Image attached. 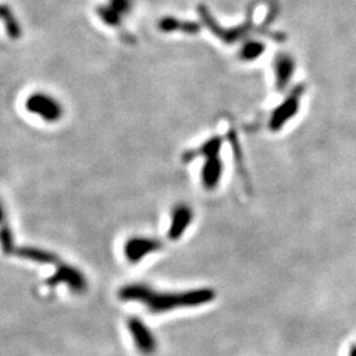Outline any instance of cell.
Segmentation results:
<instances>
[{"label":"cell","mask_w":356,"mask_h":356,"mask_svg":"<svg viewBox=\"0 0 356 356\" xmlns=\"http://www.w3.org/2000/svg\"><path fill=\"white\" fill-rule=\"evenodd\" d=\"M216 292L210 288L191 289L186 292H157L144 284H129L119 291L123 301L140 302L154 314L184 307L207 305L216 300Z\"/></svg>","instance_id":"1"},{"label":"cell","mask_w":356,"mask_h":356,"mask_svg":"<svg viewBox=\"0 0 356 356\" xmlns=\"http://www.w3.org/2000/svg\"><path fill=\"white\" fill-rule=\"evenodd\" d=\"M306 86L304 83L293 88L288 97L272 111L270 119L268 122V127L272 132H279L286 126L289 120H292L298 114L302 97L305 95Z\"/></svg>","instance_id":"2"},{"label":"cell","mask_w":356,"mask_h":356,"mask_svg":"<svg viewBox=\"0 0 356 356\" xmlns=\"http://www.w3.org/2000/svg\"><path fill=\"white\" fill-rule=\"evenodd\" d=\"M26 110L33 115H38L42 120L56 123L64 116L63 104L54 99L51 95L44 92L32 94L26 103Z\"/></svg>","instance_id":"3"},{"label":"cell","mask_w":356,"mask_h":356,"mask_svg":"<svg viewBox=\"0 0 356 356\" xmlns=\"http://www.w3.org/2000/svg\"><path fill=\"white\" fill-rule=\"evenodd\" d=\"M164 247L163 242L153 238H145V236H135L128 239L124 245V254L128 261L132 264L139 263L148 254H154L160 251Z\"/></svg>","instance_id":"4"},{"label":"cell","mask_w":356,"mask_h":356,"mask_svg":"<svg viewBox=\"0 0 356 356\" xmlns=\"http://www.w3.org/2000/svg\"><path fill=\"white\" fill-rule=\"evenodd\" d=\"M128 330L138 350L144 355H151L157 348V341L152 331L139 318L128 319Z\"/></svg>","instance_id":"5"},{"label":"cell","mask_w":356,"mask_h":356,"mask_svg":"<svg viewBox=\"0 0 356 356\" xmlns=\"http://www.w3.org/2000/svg\"><path fill=\"white\" fill-rule=\"evenodd\" d=\"M194 213L191 206L186 204H178L173 207L170 216V225L168 229V236L170 241L177 242L178 239L186 232L193 222Z\"/></svg>","instance_id":"6"},{"label":"cell","mask_w":356,"mask_h":356,"mask_svg":"<svg viewBox=\"0 0 356 356\" xmlns=\"http://www.w3.org/2000/svg\"><path fill=\"white\" fill-rule=\"evenodd\" d=\"M275 70V83L277 91H284L291 83L294 72H296V61L291 54L280 53L275 58L273 64Z\"/></svg>","instance_id":"7"},{"label":"cell","mask_w":356,"mask_h":356,"mask_svg":"<svg viewBox=\"0 0 356 356\" xmlns=\"http://www.w3.org/2000/svg\"><path fill=\"white\" fill-rule=\"evenodd\" d=\"M222 176H223V161L220 160L219 154L207 157L201 172V181H202L204 191H216L220 184Z\"/></svg>","instance_id":"8"},{"label":"cell","mask_w":356,"mask_h":356,"mask_svg":"<svg viewBox=\"0 0 356 356\" xmlns=\"http://www.w3.org/2000/svg\"><path fill=\"white\" fill-rule=\"evenodd\" d=\"M222 145H223V138H220L218 135L213 136L209 140L202 143L201 147L184 153L182 161L184 163H191V160H194L195 157H204V159H207V157H211V156H216V154H219V152H220Z\"/></svg>","instance_id":"9"},{"label":"cell","mask_w":356,"mask_h":356,"mask_svg":"<svg viewBox=\"0 0 356 356\" xmlns=\"http://www.w3.org/2000/svg\"><path fill=\"white\" fill-rule=\"evenodd\" d=\"M159 28L163 32H182L186 35H195L201 31V26L195 22H181L176 17H163L159 22Z\"/></svg>","instance_id":"10"},{"label":"cell","mask_w":356,"mask_h":356,"mask_svg":"<svg viewBox=\"0 0 356 356\" xmlns=\"http://www.w3.org/2000/svg\"><path fill=\"white\" fill-rule=\"evenodd\" d=\"M57 280L65 281L73 291L82 292L86 288V279L85 276L72 267H63L57 275Z\"/></svg>","instance_id":"11"},{"label":"cell","mask_w":356,"mask_h":356,"mask_svg":"<svg viewBox=\"0 0 356 356\" xmlns=\"http://www.w3.org/2000/svg\"><path fill=\"white\" fill-rule=\"evenodd\" d=\"M0 20H3L6 29H7V35L10 38L17 40L22 36V26L8 7L0 6Z\"/></svg>","instance_id":"12"},{"label":"cell","mask_w":356,"mask_h":356,"mask_svg":"<svg viewBox=\"0 0 356 356\" xmlns=\"http://www.w3.org/2000/svg\"><path fill=\"white\" fill-rule=\"evenodd\" d=\"M266 51V45L264 42L259 41V40H245L244 45L241 49V58L243 61H254L256 58H259Z\"/></svg>","instance_id":"13"},{"label":"cell","mask_w":356,"mask_h":356,"mask_svg":"<svg viewBox=\"0 0 356 356\" xmlns=\"http://www.w3.org/2000/svg\"><path fill=\"white\" fill-rule=\"evenodd\" d=\"M229 141H231V145H232V151H234V154H235V160H236L238 166H239V172H241L242 178L245 181V185H247V184H248V177H247V172L244 170L242 148H241L239 138H238V135H236V132H235V129H234V128H231V129H229ZM248 185H250V184H248Z\"/></svg>","instance_id":"14"},{"label":"cell","mask_w":356,"mask_h":356,"mask_svg":"<svg viewBox=\"0 0 356 356\" xmlns=\"http://www.w3.org/2000/svg\"><path fill=\"white\" fill-rule=\"evenodd\" d=\"M97 13L101 17L104 24L108 26H114V28H119L122 24V16L119 13H115L114 10L107 4V6H98L97 7Z\"/></svg>","instance_id":"15"},{"label":"cell","mask_w":356,"mask_h":356,"mask_svg":"<svg viewBox=\"0 0 356 356\" xmlns=\"http://www.w3.org/2000/svg\"><path fill=\"white\" fill-rule=\"evenodd\" d=\"M108 6L123 17L132 11L134 0H110Z\"/></svg>","instance_id":"16"},{"label":"cell","mask_w":356,"mask_h":356,"mask_svg":"<svg viewBox=\"0 0 356 356\" xmlns=\"http://www.w3.org/2000/svg\"><path fill=\"white\" fill-rule=\"evenodd\" d=\"M3 218H4V211H3V207H1V204H0V222L3 220Z\"/></svg>","instance_id":"17"}]
</instances>
